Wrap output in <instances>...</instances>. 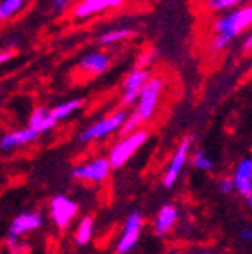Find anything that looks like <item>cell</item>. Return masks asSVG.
<instances>
[{
	"mask_svg": "<svg viewBox=\"0 0 252 254\" xmlns=\"http://www.w3.org/2000/svg\"><path fill=\"white\" fill-rule=\"evenodd\" d=\"M178 219V210L177 206L173 205H164L159 210L157 217H155V224H154V230L157 237H164L171 231V228L175 226V222Z\"/></svg>",
	"mask_w": 252,
	"mask_h": 254,
	"instance_id": "obj_15",
	"label": "cell"
},
{
	"mask_svg": "<svg viewBox=\"0 0 252 254\" xmlns=\"http://www.w3.org/2000/svg\"><path fill=\"white\" fill-rule=\"evenodd\" d=\"M240 238L244 242H251L252 240V230L251 228H242L240 230Z\"/></svg>",
	"mask_w": 252,
	"mask_h": 254,
	"instance_id": "obj_28",
	"label": "cell"
},
{
	"mask_svg": "<svg viewBox=\"0 0 252 254\" xmlns=\"http://www.w3.org/2000/svg\"><path fill=\"white\" fill-rule=\"evenodd\" d=\"M57 124L59 122L53 119L52 108H44V106L36 108V110L32 111V115L28 117V127L34 129L36 132H39V134L55 129Z\"/></svg>",
	"mask_w": 252,
	"mask_h": 254,
	"instance_id": "obj_14",
	"label": "cell"
},
{
	"mask_svg": "<svg viewBox=\"0 0 252 254\" xmlns=\"http://www.w3.org/2000/svg\"><path fill=\"white\" fill-rule=\"evenodd\" d=\"M12 57H14V52H12V50H2V53H0V62L5 64L7 60H11Z\"/></svg>",
	"mask_w": 252,
	"mask_h": 254,
	"instance_id": "obj_29",
	"label": "cell"
},
{
	"mask_svg": "<svg viewBox=\"0 0 252 254\" xmlns=\"http://www.w3.org/2000/svg\"><path fill=\"white\" fill-rule=\"evenodd\" d=\"M155 57H157V53H155L154 50H148V52H145L138 60H136V65H134V69H148L150 65H152V62L155 60Z\"/></svg>",
	"mask_w": 252,
	"mask_h": 254,
	"instance_id": "obj_23",
	"label": "cell"
},
{
	"mask_svg": "<svg viewBox=\"0 0 252 254\" xmlns=\"http://www.w3.org/2000/svg\"><path fill=\"white\" fill-rule=\"evenodd\" d=\"M244 0H208V5L210 9L213 11H229V9L237 7L238 4H242Z\"/></svg>",
	"mask_w": 252,
	"mask_h": 254,
	"instance_id": "obj_22",
	"label": "cell"
},
{
	"mask_svg": "<svg viewBox=\"0 0 252 254\" xmlns=\"http://www.w3.org/2000/svg\"><path fill=\"white\" fill-rule=\"evenodd\" d=\"M143 226H145V219L139 212H130L126 219V224H124V231L120 235L117 247H115V253L117 254H129L134 249V246L139 242V237H141Z\"/></svg>",
	"mask_w": 252,
	"mask_h": 254,
	"instance_id": "obj_5",
	"label": "cell"
},
{
	"mask_svg": "<svg viewBox=\"0 0 252 254\" xmlns=\"http://www.w3.org/2000/svg\"><path fill=\"white\" fill-rule=\"evenodd\" d=\"M150 79H152V74L148 69H132L124 78V92H141Z\"/></svg>",
	"mask_w": 252,
	"mask_h": 254,
	"instance_id": "obj_16",
	"label": "cell"
},
{
	"mask_svg": "<svg viewBox=\"0 0 252 254\" xmlns=\"http://www.w3.org/2000/svg\"><path fill=\"white\" fill-rule=\"evenodd\" d=\"M164 78L162 76H152L148 83L143 87V90L139 92V99L138 104L134 108V113L139 117L143 124L152 120V117L155 115V111H157L159 106V101H161V94L164 90Z\"/></svg>",
	"mask_w": 252,
	"mask_h": 254,
	"instance_id": "obj_3",
	"label": "cell"
},
{
	"mask_svg": "<svg viewBox=\"0 0 252 254\" xmlns=\"http://www.w3.org/2000/svg\"><path fill=\"white\" fill-rule=\"evenodd\" d=\"M110 65H111V57L103 52H88L85 55H81V59L78 62L79 71L94 76L106 72L110 69Z\"/></svg>",
	"mask_w": 252,
	"mask_h": 254,
	"instance_id": "obj_10",
	"label": "cell"
},
{
	"mask_svg": "<svg viewBox=\"0 0 252 254\" xmlns=\"http://www.w3.org/2000/svg\"><path fill=\"white\" fill-rule=\"evenodd\" d=\"M124 2L126 0H79L74 5L72 14H74L76 20H87V18L97 16L103 11H108V9L120 7Z\"/></svg>",
	"mask_w": 252,
	"mask_h": 254,
	"instance_id": "obj_9",
	"label": "cell"
},
{
	"mask_svg": "<svg viewBox=\"0 0 252 254\" xmlns=\"http://www.w3.org/2000/svg\"><path fill=\"white\" fill-rule=\"evenodd\" d=\"M247 203H249V208H251V212H252V196L247 199Z\"/></svg>",
	"mask_w": 252,
	"mask_h": 254,
	"instance_id": "obj_30",
	"label": "cell"
},
{
	"mask_svg": "<svg viewBox=\"0 0 252 254\" xmlns=\"http://www.w3.org/2000/svg\"><path fill=\"white\" fill-rule=\"evenodd\" d=\"M134 36V30L132 28H111V30L104 32L103 36L99 37V43L103 44V46H110V44H117V43H122V41L129 39V37Z\"/></svg>",
	"mask_w": 252,
	"mask_h": 254,
	"instance_id": "obj_18",
	"label": "cell"
},
{
	"mask_svg": "<svg viewBox=\"0 0 252 254\" xmlns=\"http://www.w3.org/2000/svg\"><path fill=\"white\" fill-rule=\"evenodd\" d=\"M111 164L108 161V157H97L92 159L88 163L79 164L72 170V177L78 180H87V182H95L101 184L110 177Z\"/></svg>",
	"mask_w": 252,
	"mask_h": 254,
	"instance_id": "obj_7",
	"label": "cell"
},
{
	"mask_svg": "<svg viewBox=\"0 0 252 254\" xmlns=\"http://www.w3.org/2000/svg\"><path fill=\"white\" fill-rule=\"evenodd\" d=\"M138 99H139V92H124L120 103H122L124 108H127V106H132V104H138Z\"/></svg>",
	"mask_w": 252,
	"mask_h": 254,
	"instance_id": "obj_24",
	"label": "cell"
},
{
	"mask_svg": "<svg viewBox=\"0 0 252 254\" xmlns=\"http://www.w3.org/2000/svg\"><path fill=\"white\" fill-rule=\"evenodd\" d=\"M81 106H83V99H69L65 103H60L55 108H52V115L57 122H62V120L74 115Z\"/></svg>",
	"mask_w": 252,
	"mask_h": 254,
	"instance_id": "obj_17",
	"label": "cell"
},
{
	"mask_svg": "<svg viewBox=\"0 0 252 254\" xmlns=\"http://www.w3.org/2000/svg\"><path fill=\"white\" fill-rule=\"evenodd\" d=\"M252 27V4L244 5V7L233 9L228 14L219 16L213 21V41L210 44L212 52H222L229 44L233 43V39H237L242 32Z\"/></svg>",
	"mask_w": 252,
	"mask_h": 254,
	"instance_id": "obj_1",
	"label": "cell"
},
{
	"mask_svg": "<svg viewBox=\"0 0 252 254\" xmlns=\"http://www.w3.org/2000/svg\"><path fill=\"white\" fill-rule=\"evenodd\" d=\"M233 180H235V187H237L238 194L244 198H251L252 196V157L242 159L240 163L235 168L233 173Z\"/></svg>",
	"mask_w": 252,
	"mask_h": 254,
	"instance_id": "obj_12",
	"label": "cell"
},
{
	"mask_svg": "<svg viewBox=\"0 0 252 254\" xmlns=\"http://www.w3.org/2000/svg\"><path fill=\"white\" fill-rule=\"evenodd\" d=\"M50 4L57 12H65L71 7V0H50Z\"/></svg>",
	"mask_w": 252,
	"mask_h": 254,
	"instance_id": "obj_26",
	"label": "cell"
},
{
	"mask_svg": "<svg viewBox=\"0 0 252 254\" xmlns=\"http://www.w3.org/2000/svg\"><path fill=\"white\" fill-rule=\"evenodd\" d=\"M219 189H221V192H224V194H233V192L237 190V187H235V180L233 179H221L219 180Z\"/></svg>",
	"mask_w": 252,
	"mask_h": 254,
	"instance_id": "obj_25",
	"label": "cell"
},
{
	"mask_svg": "<svg viewBox=\"0 0 252 254\" xmlns=\"http://www.w3.org/2000/svg\"><path fill=\"white\" fill-rule=\"evenodd\" d=\"M189 152H190V138L182 139L180 145L175 150L173 157H171L170 164L166 168L164 175H162V186L166 189H171L175 186V182L178 180L182 170H184V166L187 163V159H189Z\"/></svg>",
	"mask_w": 252,
	"mask_h": 254,
	"instance_id": "obj_8",
	"label": "cell"
},
{
	"mask_svg": "<svg viewBox=\"0 0 252 254\" xmlns=\"http://www.w3.org/2000/svg\"><path fill=\"white\" fill-rule=\"evenodd\" d=\"M41 226H43V215H41L39 212H25V214L16 215V217L12 219L7 235L20 238L21 235L39 230Z\"/></svg>",
	"mask_w": 252,
	"mask_h": 254,
	"instance_id": "obj_11",
	"label": "cell"
},
{
	"mask_svg": "<svg viewBox=\"0 0 252 254\" xmlns=\"http://www.w3.org/2000/svg\"><path fill=\"white\" fill-rule=\"evenodd\" d=\"M251 50H252V28L247 36H245V39L242 41V52H251Z\"/></svg>",
	"mask_w": 252,
	"mask_h": 254,
	"instance_id": "obj_27",
	"label": "cell"
},
{
	"mask_svg": "<svg viewBox=\"0 0 252 254\" xmlns=\"http://www.w3.org/2000/svg\"><path fill=\"white\" fill-rule=\"evenodd\" d=\"M129 119V111L126 108H120V110H115L113 113H110L104 119L97 120L95 124L88 126L87 129H83L79 132V141H97V139H103L106 136L113 134L117 131H122L124 124Z\"/></svg>",
	"mask_w": 252,
	"mask_h": 254,
	"instance_id": "obj_2",
	"label": "cell"
},
{
	"mask_svg": "<svg viewBox=\"0 0 252 254\" xmlns=\"http://www.w3.org/2000/svg\"><path fill=\"white\" fill-rule=\"evenodd\" d=\"M23 5L25 0H2L0 2V20H11L12 16H16L23 9Z\"/></svg>",
	"mask_w": 252,
	"mask_h": 254,
	"instance_id": "obj_20",
	"label": "cell"
},
{
	"mask_svg": "<svg viewBox=\"0 0 252 254\" xmlns=\"http://www.w3.org/2000/svg\"><path fill=\"white\" fill-rule=\"evenodd\" d=\"M94 237V219L83 217L74 231V242L78 246H87Z\"/></svg>",
	"mask_w": 252,
	"mask_h": 254,
	"instance_id": "obj_19",
	"label": "cell"
},
{
	"mask_svg": "<svg viewBox=\"0 0 252 254\" xmlns=\"http://www.w3.org/2000/svg\"><path fill=\"white\" fill-rule=\"evenodd\" d=\"M39 132H36L30 127H25V129H16V131L5 132L0 139V148L4 152H11L16 150V148L23 147V145H28V143L36 141Z\"/></svg>",
	"mask_w": 252,
	"mask_h": 254,
	"instance_id": "obj_13",
	"label": "cell"
},
{
	"mask_svg": "<svg viewBox=\"0 0 252 254\" xmlns=\"http://www.w3.org/2000/svg\"><path fill=\"white\" fill-rule=\"evenodd\" d=\"M148 131L146 129H139V131L132 132V134L124 136L120 141H117L113 145V148L110 150V155H108V161H110L111 168H120L132 157L139 148L143 147L148 139Z\"/></svg>",
	"mask_w": 252,
	"mask_h": 254,
	"instance_id": "obj_4",
	"label": "cell"
},
{
	"mask_svg": "<svg viewBox=\"0 0 252 254\" xmlns=\"http://www.w3.org/2000/svg\"><path fill=\"white\" fill-rule=\"evenodd\" d=\"M192 164L201 171H210L213 168V161L205 154V150H196V152H194Z\"/></svg>",
	"mask_w": 252,
	"mask_h": 254,
	"instance_id": "obj_21",
	"label": "cell"
},
{
	"mask_svg": "<svg viewBox=\"0 0 252 254\" xmlns=\"http://www.w3.org/2000/svg\"><path fill=\"white\" fill-rule=\"evenodd\" d=\"M78 203L71 199L69 196L59 194L50 201V215L60 230H65L72 222V219L78 215Z\"/></svg>",
	"mask_w": 252,
	"mask_h": 254,
	"instance_id": "obj_6",
	"label": "cell"
}]
</instances>
